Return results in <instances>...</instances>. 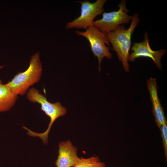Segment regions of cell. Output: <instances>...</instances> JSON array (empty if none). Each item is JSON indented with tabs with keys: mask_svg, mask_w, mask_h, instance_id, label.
<instances>
[{
	"mask_svg": "<svg viewBox=\"0 0 167 167\" xmlns=\"http://www.w3.org/2000/svg\"><path fill=\"white\" fill-rule=\"evenodd\" d=\"M139 21V15L134 13L128 29L123 25H120L113 32L105 33L112 45L113 49L117 53L119 61L122 62L124 70L126 72L129 71L128 58L132 35Z\"/></svg>",
	"mask_w": 167,
	"mask_h": 167,
	"instance_id": "obj_1",
	"label": "cell"
},
{
	"mask_svg": "<svg viewBox=\"0 0 167 167\" xmlns=\"http://www.w3.org/2000/svg\"><path fill=\"white\" fill-rule=\"evenodd\" d=\"M27 98L31 102L38 103L41 106V110L48 116L50 121L47 130L42 133H37L31 131L27 128V134L33 137H39L44 144L48 142V135L51 126L55 121L59 117L64 115L66 113V109L61 104L57 102L51 103L47 99L45 96L41 93L36 89L32 88L28 91Z\"/></svg>",
	"mask_w": 167,
	"mask_h": 167,
	"instance_id": "obj_2",
	"label": "cell"
},
{
	"mask_svg": "<svg viewBox=\"0 0 167 167\" xmlns=\"http://www.w3.org/2000/svg\"><path fill=\"white\" fill-rule=\"evenodd\" d=\"M42 70L40 54L38 52L31 57L27 69L17 73L6 84L16 95L23 96L30 87L40 81Z\"/></svg>",
	"mask_w": 167,
	"mask_h": 167,
	"instance_id": "obj_3",
	"label": "cell"
},
{
	"mask_svg": "<svg viewBox=\"0 0 167 167\" xmlns=\"http://www.w3.org/2000/svg\"><path fill=\"white\" fill-rule=\"evenodd\" d=\"M75 32L78 35L86 38L89 41L91 51L94 56L97 58L98 70L101 71V65L103 59L106 57L111 59L112 56L107 46L109 45L110 43L105 33L101 31L93 25L87 28L85 31L76 30Z\"/></svg>",
	"mask_w": 167,
	"mask_h": 167,
	"instance_id": "obj_4",
	"label": "cell"
},
{
	"mask_svg": "<svg viewBox=\"0 0 167 167\" xmlns=\"http://www.w3.org/2000/svg\"><path fill=\"white\" fill-rule=\"evenodd\" d=\"M106 1V0H97L92 3L88 0L78 1L81 4L80 15L73 21L67 23L66 28L86 29L93 25L95 17L104 11V6Z\"/></svg>",
	"mask_w": 167,
	"mask_h": 167,
	"instance_id": "obj_5",
	"label": "cell"
},
{
	"mask_svg": "<svg viewBox=\"0 0 167 167\" xmlns=\"http://www.w3.org/2000/svg\"><path fill=\"white\" fill-rule=\"evenodd\" d=\"M118 6L117 11L103 12L102 18L94 21L93 25L101 31L107 33L113 32L119 25L129 23L132 16L127 14L129 11L126 7V1L122 0Z\"/></svg>",
	"mask_w": 167,
	"mask_h": 167,
	"instance_id": "obj_6",
	"label": "cell"
},
{
	"mask_svg": "<svg viewBox=\"0 0 167 167\" xmlns=\"http://www.w3.org/2000/svg\"><path fill=\"white\" fill-rule=\"evenodd\" d=\"M144 39L140 42H134L131 47L132 52L129 54L128 60L133 62L136 59L140 57H148L151 59L158 68L162 70L161 59L165 54L166 51L164 49L154 51L150 47L148 38V33L146 32Z\"/></svg>",
	"mask_w": 167,
	"mask_h": 167,
	"instance_id": "obj_7",
	"label": "cell"
},
{
	"mask_svg": "<svg viewBox=\"0 0 167 167\" xmlns=\"http://www.w3.org/2000/svg\"><path fill=\"white\" fill-rule=\"evenodd\" d=\"M58 156L55 164L57 167H73L81 160L77 154V148L70 140L58 145Z\"/></svg>",
	"mask_w": 167,
	"mask_h": 167,
	"instance_id": "obj_8",
	"label": "cell"
},
{
	"mask_svg": "<svg viewBox=\"0 0 167 167\" xmlns=\"http://www.w3.org/2000/svg\"><path fill=\"white\" fill-rule=\"evenodd\" d=\"M147 85L152 105L153 115L156 123L159 128L161 126L167 122V121L158 96L156 79L150 78L147 81Z\"/></svg>",
	"mask_w": 167,
	"mask_h": 167,
	"instance_id": "obj_9",
	"label": "cell"
},
{
	"mask_svg": "<svg viewBox=\"0 0 167 167\" xmlns=\"http://www.w3.org/2000/svg\"><path fill=\"white\" fill-rule=\"evenodd\" d=\"M16 95L6 84H2L0 79V112L9 110L17 99Z\"/></svg>",
	"mask_w": 167,
	"mask_h": 167,
	"instance_id": "obj_10",
	"label": "cell"
},
{
	"mask_svg": "<svg viewBox=\"0 0 167 167\" xmlns=\"http://www.w3.org/2000/svg\"><path fill=\"white\" fill-rule=\"evenodd\" d=\"M105 163L99 157L94 156L88 158H81L80 161L73 167H105Z\"/></svg>",
	"mask_w": 167,
	"mask_h": 167,
	"instance_id": "obj_11",
	"label": "cell"
},
{
	"mask_svg": "<svg viewBox=\"0 0 167 167\" xmlns=\"http://www.w3.org/2000/svg\"><path fill=\"white\" fill-rule=\"evenodd\" d=\"M160 130L165 157L167 161V122L163 124L159 128Z\"/></svg>",
	"mask_w": 167,
	"mask_h": 167,
	"instance_id": "obj_12",
	"label": "cell"
},
{
	"mask_svg": "<svg viewBox=\"0 0 167 167\" xmlns=\"http://www.w3.org/2000/svg\"></svg>",
	"mask_w": 167,
	"mask_h": 167,
	"instance_id": "obj_13",
	"label": "cell"
},
{
	"mask_svg": "<svg viewBox=\"0 0 167 167\" xmlns=\"http://www.w3.org/2000/svg\"><path fill=\"white\" fill-rule=\"evenodd\" d=\"M105 167H106V166Z\"/></svg>",
	"mask_w": 167,
	"mask_h": 167,
	"instance_id": "obj_14",
	"label": "cell"
}]
</instances>
